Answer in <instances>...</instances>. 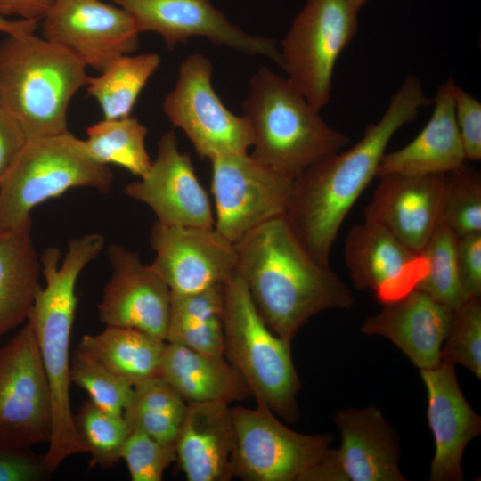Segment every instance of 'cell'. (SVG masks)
<instances>
[{"mask_svg": "<svg viewBox=\"0 0 481 481\" xmlns=\"http://www.w3.org/2000/svg\"><path fill=\"white\" fill-rule=\"evenodd\" d=\"M431 102L420 80L409 74L382 117L366 127L357 143L322 159L294 178L284 217L318 260L330 264L338 231L355 202L377 176L390 140Z\"/></svg>", "mask_w": 481, "mask_h": 481, "instance_id": "obj_1", "label": "cell"}, {"mask_svg": "<svg viewBox=\"0 0 481 481\" xmlns=\"http://www.w3.org/2000/svg\"><path fill=\"white\" fill-rule=\"evenodd\" d=\"M234 245L236 273L264 322L284 340L291 343L314 314L354 306L347 286L302 244L284 216L262 224Z\"/></svg>", "mask_w": 481, "mask_h": 481, "instance_id": "obj_2", "label": "cell"}, {"mask_svg": "<svg viewBox=\"0 0 481 481\" xmlns=\"http://www.w3.org/2000/svg\"><path fill=\"white\" fill-rule=\"evenodd\" d=\"M102 250L101 240L86 233L68 242L61 260L54 247L45 249L40 256L45 286L37 289L27 322L37 338L51 395L53 429L45 458L52 473L67 458L86 452L70 405L69 346L77 302V281Z\"/></svg>", "mask_w": 481, "mask_h": 481, "instance_id": "obj_3", "label": "cell"}, {"mask_svg": "<svg viewBox=\"0 0 481 481\" xmlns=\"http://www.w3.org/2000/svg\"><path fill=\"white\" fill-rule=\"evenodd\" d=\"M90 78L78 57L34 33L8 36L0 45V107L28 138L68 131L69 102Z\"/></svg>", "mask_w": 481, "mask_h": 481, "instance_id": "obj_4", "label": "cell"}, {"mask_svg": "<svg viewBox=\"0 0 481 481\" xmlns=\"http://www.w3.org/2000/svg\"><path fill=\"white\" fill-rule=\"evenodd\" d=\"M242 107L253 135L250 155L293 179L349 143L287 77L267 68H260L251 78Z\"/></svg>", "mask_w": 481, "mask_h": 481, "instance_id": "obj_5", "label": "cell"}, {"mask_svg": "<svg viewBox=\"0 0 481 481\" xmlns=\"http://www.w3.org/2000/svg\"><path fill=\"white\" fill-rule=\"evenodd\" d=\"M113 175L94 160L84 140L69 131L28 138L0 183V236L30 232L31 212L72 188L110 191Z\"/></svg>", "mask_w": 481, "mask_h": 481, "instance_id": "obj_6", "label": "cell"}, {"mask_svg": "<svg viewBox=\"0 0 481 481\" xmlns=\"http://www.w3.org/2000/svg\"><path fill=\"white\" fill-rule=\"evenodd\" d=\"M223 326L224 357L240 373L257 404L297 422L300 382L290 343L269 329L237 273L224 284Z\"/></svg>", "mask_w": 481, "mask_h": 481, "instance_id": "obj_7", "label": "cell"}, {"mask_svg": "<svg viewBox=\"0 0 481 481\" xmlns=\"http://www.w3.org/2000/svg\"><path fill=\"white\" fill-rule=\"evenodd\" d=\"M350 0H306L281 42V68L307 102L321 110L330 102L337 61L358 29Z\"/></svg>", "mask_w": 481, "mask_h": 481, "instance_id": "obj_8", "label": "cell"}, {"mask_svg": "<svg viewBox=\"0 0 481 481\" xmlns=\"http://www.w3.org/2000/svg\"><path fill=\"white\" fill-rule=\"evenodd\" d=\"M232 477L245 481H299L329 449L330 434L306 435L280 421L265 405L232 407Z\"/></svg>", "mask_w": 481, "mask_h": 481, "instance_id": "obj_9", "label": "cell"}, {"mask_svg": "<svg viewBox=\"0 0 481 481\" xmlns=\"http://www.w3.org/2000/svg\"><path fill=\"white\" fill-rule=\"evenodd\" d=\"M212 65L200 53L189 55L179 68L175 87L163 102L170 122L184 132L195 151L209 160L248 152L253 135L244 117L230 111L212 86Z\"/></svg>", "mask_w": 481, "mask_h": 481, "instance_id": "obj_10", "label": "cell"}, {"mask_svg": "<svg viewBox=\"0 0 481 481\" xmlns=\"http://www.w3.org/2000/svg\"><path fill=\"white\" fill-rule=\"evenodd\" d=\"M53 429L49 385L29 322L0 349V446L48 443Z\"/></svg>", "mask_w": 481, "mask_h": 481, "instance_id": "obj_11", "label": "cell"}, {"mask_svg": "<svg viewBox=\"0 0 481 481\" xmlns=\"http://www.w3.org/2000/svg\"><path fill=\"white\" fill-rule=\"evenodd\" d=\"M215 229L235 244L244 235L284 216L293 178L255 159L248 152L210 159Z\"/></svg>", "mask_w": 481, "mask_h": 481, "instance_id": "obj_12", "label": "cell"}, {"mask_svg": "<svg viewBox=\"0 0 481 481\" xmlns=\"http://www.w3.org/2000/svg\"><path fill=\"white\" fill-rule=\"evenodd\" d=\"M341 435L338 450L328 449L299 481H405L398 461L396 433L375 406L335 414Z\"/></svg>", "mask_w": 481, "mask_h": 481, "instance_id": "obj_13", "label": "cell"}, {"mask_svg": "<svg viewBox=\"0 0 481 481\" xmlns=\"http://www.w3.org/2000/svg\"><path fill=\"white\" fill-rule=\"evenodd\" d=\"M151 266L172 295L224 285L236 273L235 245L215 227L167 225L156 221L151 234Z\"/></svg>", "mask_w": 481, "mask_h": 481, "instance_id": "obj_14", "label": "cell"}, {"mask_svg": "<svg viewBox=\"0 0 481 481\" xmlns=\"http://www.w3.org/2000/svg\"><path fill=\"white\" fill-rule=\"evenodd\" d=\"M42 20L44 38L99 72L138 45L140 31L132 15L101 0H57Z\"/></svg>", "mask_w": 481, "mask_h": 481, "instance_id": "obj_15", "label": "cell"}, {"mask_svg": "<svg viewBox=\"0 0 481 481\" xmlns=\"http://www.w3.org/2000/svg\"><path fill=\"white\" fill-rule=\"evenodd\" d=\"M127 11L141 32L161 36L168 48L194 36L252 55L272 59L280 67L281 55L273 40L256 37L232 25L209 0H110Z\"/></svg>", "mask_w": 481, "mask_h": 481, "instance_id": "obj_16", "label": "cell"}, {"mask_svg": "<svg viewBox=\"0 0 481 481\" xmlns=\"http://www.w3.org/2000/svg\"><path fill=\"white\" fill-rule=\"evenodd\" d=\"M124 192L148 206L157 221L167 225L214 227L208 192L198 179L192 159L179 150L173 130L158 143L149 172L127 183Z\"/></svg>", "mask_w": 481, "mask_h": 481, "instance_id": "obj_17", "label": "cell"}, {"mask_svg": "<svg viewBox=\"0 0 481 481\" xmlns=\"http://www.w3.org/2000/svg\"><path fill=\"white\" fill-rule=\"evenodd\" d=\"M112 269L97 306L105 326L134 328L165 340L171 293L151 265L137 253L114 244L108 248Z\"/></svg>", "mask_w": 481, "mask_h": 481, "instance_id": "obj_18", "label": "cell"}, {"mask_svg": "<svg viewBox=\"0 0 481 481\" xmlns=\"http://www.w3.org/2000/svg\"><path fill=\"white\" fill-rule=\"evenodd\" d=\"M447 174H387L364 210V221L377 224L406 248L421 253L441 219Z\"/></svg>", "mask_w": 481, "mask_h": 481, "instance_id": "obj_19", "label": "cell"}, {"mask_svg": "<svg viewBox=\"0 0 481 481\" xmlns=\"http://www.w3.org/2000/svg\"><path fill=\"white\" fill-rule=\"evenodd\" d=\"M345 259L355 288L371 290L382 304L414 289L428 267L421 253L412 251L386 229L367 221L349 231Z\"/></svg>", "mask_w": 481, "mask_h": 481, "instance_id": "obj_20", "label": "cell"}, {"mask_svg": "<svg viewBox=\"0 0 481 481\" xmlns=\"http://www.w3.org/2000/svg\"><path fill=\"white\" fill-rule=\"evenodd\" d=\"M420 371L427 390V416L435 442L429 480L461 481L462 455L467 444L481 432L480 416L465 399L454 364L441 361Z\"/></svg>", "mask_w": 481, "mask_h": 481, "instance_id": "obj_21", "label": "cell"}, {"mask_svg": "<svg viewBox=\"0 0 481 481\" xmlns=\"http://www.w3.org/2000/svg\"><path fill=\"white\" fill-rule=\"evenodd\" d=\"M383 306L363 322L362 332L389 339L420 370L438 364L453 310L418 289Z\"/></svg>", "mask_w": 481, "mask_h": 481, "instance_id": "obj_22", "label": "cell"}, {"mask_svg": "<svg viewBox=\"0 0 481 481\" xmlns=\"http://www.w3.org/2000/svg\"><path fill=\"white\" fill-rule=\"evenodd\" d=\"M229 404H188L175 448L188 481H228L234 444Z\"/></svg>", "mask_w": 481, "mask_h": 481, "instance_id": "obj_23", "label": "cell"}, {"mask_svg": "<svg viewBox=\"0 0 481 481\" xmlns=\"http://www.w3.org/2000/svg\"><path fill=\"white\" fill-rule=\"evenodd\" d=\"M449 78L436 90L432 115L420 133L403 148L385 153L377 176L387 174H449L465 167L466 155L456 125Z\"/></svg>", "mask_w": 481, "mask_h": 481, "instance_id": "obj_24", "label": "cell"}, {"mask_svg": "<svg viewBox=\"0 0 481 481\" xmlns=\"http://www.w3.org/2000/svg\"><path fill=\"white\" fill-rule=\"evenodd\" d=\"M159 375L187 403L242 401L251 396L224 356L205 355L166 341Z\"/></svg>", "mask_w": 481, "mask_h": 481, "instance_id": "obj_25", "label": "cell"}, {"mask_svg": "<svg viewBox=\"0 0 481 481\" xmlns=\"http://www.w3.org/2000/svg\"><path fill=\"white\" fill-rule=\"evenodd\" d=\"M166 340L143 330L105 326L82 337L77 350L133 385L159 375Z\"/></svg>", "mask_w": 481, "mask_h": 481, "instance_id": "obj_26", "label": "cell"}, {"mask_svg": "<svg viewBox=\"0 0 481 481\" xmlns=\"http://www.w3.org/2000/svg\"><path fill=\"white\" fill-rule=\"evenodd\" d=\"M40 272L30 232L0 236V338L28 321Z\"/></svg>", "mask_w": 481, "mask_h": 481, "instance_id": "obj_27", "label": "cell"}, {"mask_svg": "<svg viewBox=\"0 0 481 481\" xmlns=\"http://www.w3.org/2000/svg\"><path fill=\"white\" fill-rule=\"evenodd\" d=\"M188 404L159 375L134 385L123 412L129 431L137 430L164 444H174Z\"/></svg>", "mask_w": 481, "mask_h": 481, "instance_id": "obj_28", "label": "cell"}, {"mask_svg": "<svg viewBox=\"0 0 481 481\" xmlns=\"http://www.w3.org/2000/svg\"><path fill=\"white\" fill-rule=\"evenodd\" d=\"M157 53L123 55L100 76L91 77L86 89L97 101L105 119L129 117L143 88L158 69Z\"/></svg>", "mask_w": 481, "mask_h": 481, "instance_id": "obj_29", "label": "cell"}, {"mask_svg": "<svg viewBox=\"0 0 481 481\" xmlns=\"http://www.w3.org/2000/svg\"><path fill=\"white\" fill-rule=\"evenodd\" d=\"M146 135V127L131 116L103 118L87 127L84 143L97 162L119 166L141 178L152 163L145 146Z\"/></svg>", "mask_w": 481, "mask_h": 481, "instance_id": "obj_30", "label": "cell"}, {"mask_svg": "<svg viewBox=\"0 0 481 481\" xmlns=\"http://www.w3.org/2000/svg\"><path fill=\"white\" fill-rule=\"evenodd\" d=\"M457 240L441 218L421 251L427 260V273L415 288L452 310L467 300L458 273Z\"/></svg>", "mask_w": 481, "mask_h": 481, "instance_id": "obj_31", "label": "cell"}, {"mask_svg": "<svg viewBox=\"0 0 481 481\" xmlns=\"http://www.w3.org/2000/svg\"><path fill=\"white\" fill-rule=\"evenodd\" d=\"M77 435L90 464L109 469L121 460V452L129 434L123 414H113L97 407L89 399L83 402L74 415Z\"/></svg>", "mask_w": 481, "mask_h": 481, "instance_id": "obj_32", "label": "cell"}, {"mask_svg": "<svg viewBox=\"0 0 481 481\" xmlns=\"http://www.w3.org/2000/svg\"><path fill=\"white\" fill-rule=\"evenodd\" d=\"M70 380L83 388L97 407L113 414H123L134 391L131 382L78 350L70 363Z\"/></svg>", "mask_w": 481, "mask_h": 481, "instance_id": "obj_33", "label": "cell"}, {"mask_svg": "<svg viewBox=\"0 0 481 481\" xmlns=\"http://www.w3.org/2000/svg\"><path fill=\"white\" fill-rule=\"evenodd\" d=\"M441 361L461 364L481 378V302L471 298L453 310L449 333L441 350Z\"/></svg>", "mask_w": 481, "mask_h": 481, "instance_id": "obj_34", "label": "cell"}, {"mask_svg": "<svg viewBox=\"0 0 481 481\" xmlns=\"http://www.w3.org/2000/svg\"><path fill=\"white\" fill-rule=\"evenodd\" d=\"M441 218L458 237L481 232V183L465 167L447 174Z\"/></svg>", "mask_w": 481, "mask_h": 481, "instance_id": "obj_35", "label": "cell"}, {"mask_svg": "<svg viewBox=\"0 0 481 481\" xmlns=\"http://www.w3.org/2000/svg\"><path fill=\"white\" fill-rule=\"evenodd\" d=\"M121 460L125 461L132 481H160L166 469L176 461L175 448L133 430L123 445Z\"/></svg>", "mask_w": 481, "mask_h": 481, "instance_id": "obj_36", "label": "cell"}, {"mask_svg": "<svg viewBox=\"0 0 481 481\" xmlns=\"http://www.w3.org/2000/svg\"><path fill=\"white\" fill-rule=\"evenodd\" d=\"M224 306V284L193 294H171L168 327L194 325L222 319Z\"/></svg>", "mask_w": 481, "mask_h": 481, "instance_id": "obj_37", "label": "cell"}, {"mask_svg": "<svg viewBox=\"0 0 481 481\" xmlns=\"http://www.w3.org/2000/svg\"><path fill=\"white\" fill-rule=\"evenodd\" d=\"M456 125L467 159H481V103L453 81L452 85Z\"/></svg>", "mask_w": 481, "mask_h": 481, "instance_id": "obj_38", "label": "cell"}, {"mask_svg": "<svg viewBox=\"0 0 481 481\" xmlns=\"http://www.w3.org/2000/svg\"><path fill=\"white\" fill-rule=\"evenodd\" d=\"M165 340L201 354L224 356L223 318L200 324L168 327Z\"/></svg>", "mask_w": 481, "mask_h": 481, "instance_id": "obj_39", "label": "cell"}, {"mask_svg": "<svg viewBox=\"0 0 481 481\" xmlns=\"http://www.w3.org/2000/svg\"><path fill=\"white\" fill-rule=\"evenodd\" d=\"M51 473L45 455L27 448L0 446V481H41Z\"/></svg>", "mask_w": 481, "mask_h": 481, "instance_id": "obj_40", "label": "cell"}, {"mask_svg": "<svg viewBox=\"0 0 481 481\" xmlns=\"http://www.w3.org/2000/svg\"><path fill=\"white\" fill-rule=\"evenodd\" d=\"M457 265L466 299L481 297V232L458 237Z\"/></svg>", "mask_w": 481, "mask_h": 481, "instance_id": "obj_41", "label": "cell"}, {"mask_svg": "<svg viewBox=\"0 0 481 481\" xmlns=\"http://www.w3.org/2000/svg\"><path fill=\"white\" fill-rule=\"evenodd\" d=\"M28 141L20 124L0 107V183Z\"/></svg>", "mask_w": 481, "mask_h": 481, "instance_id": "obj_42", "label": "cell"}, {"mask_svg": "<svg viewBox=\"0 0 481 481\" xmlns=\"http://www.w3.org/2000/svg\"><path fill=\"white\" fill-rule=\"evenodd\" d=\"M57 0H0V16H18L20 20L39 21Z\"/></svg>", "mask_w": 481, "mask_h": 481, "instance_id": "obj_43", "label": "cell"}, {"mask_svg": "<svg viewBox=\"0 0 481 481\" xmlns=\"http://www.w3.org/2000/svg\"><path fill=\"white\" fill-rule=\"evenodd\" d=\"M38 21L36 20H9L0 16V33H5L8 36L34 33Z\"/></svg>", "mask_w": 481, "mask_h": 481, "instance_id": "obj_44", "label": "cell"}, {"mask_svg": "<svg viewBox=\"0 0 481 481\" xmlns=\"http://www.w3.org/2000/svg\"><path fill=\"white\" fill-rule=\"evenodd\" d=\"M357 9H360L368 0H350Z\"/></svg>", "mask_w": 481, "mask_h": 481, "instance_id": "obj_45", "label": "cell"}]
</instances>
